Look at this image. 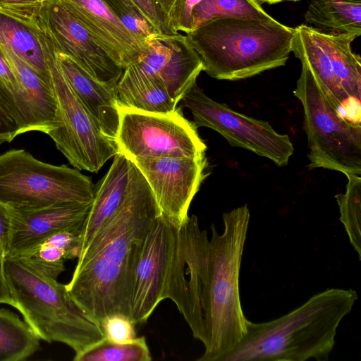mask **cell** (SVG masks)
Listing matches in <instances>:
<instances>
[{
	"label": "cell",
	"instance_id": "obj_22",
	"mask_svg": "<svg viewBox=\"0 0 361 361\" xmlns=\"http://www.w3.org/2000/svg\"><path fill=\"white\" fill-rule=\"evenodd\" d=\"M81 229L55 233L35 245L12 255L35 271L57 279L65 270L64 261L78 258L81 252Z\"/></svg>",
	"mask_w": 361,
	"mask_h": 361
},
{
	"label": "cell",
	"instance_id": "obj_27",
	"mask_svg": "<svg viewBox=\"0 0 361 361\" xmlns=\"http://www.w3.org/2000/svg\"><path fill=\"white\" fill-rule=\"evenodd\" d=\"M74 361H150L152 355L145 336L126 343L104 338L84 351L75 354Z\"/></svg>",
	"mask_w": 361,
	"mask_h": 361
},
{
	"label": "cell",
	"instance_id": "obj_4",
	"mask_svg": "<svg viewBox=\"0 0 361 361\" xmlns=\"http://www.w3.org/2000/svg\"><path fill=\"white\" fill-rule=\"evenodd\" d=\"M186 36L207 75L238 80L284 66L294 29L273 18L231 17L210 20Z\"/></svg>",
	"mask_w": 361,
	"mask_h": 361
},
{
	"label": "cell",
	"instance_id": "obj_41",
	"mask_svg": "<svg viewBox=\"0 0 361 361\" xmlns=\"http://www.w3.org/2000/svg\"><path fill=\"white\" fill-rule=\"evenodd\" d=\"M6 142V141H5L4 139H2V138H1V137H0V145H1L3 142Z\"/></svg>",
	"mask_w": 361,
	"mask_h": 361
},
{
	"label": "cell",
	"instance_id": "obj_16",
	"mask_svg": "<svg viewBox=\"0 0 361 361\" xmlns=\"http://www.w3.org/2000/svg\"><path fill=\"white\" fill-rule=\"evenodd\" d=\"M0 47L16 75L19 87L8 92L0 85V94L20 127V134L40 131L47 134L58 126L57 104L51 85L8 46Z\"/></svg>",
	"mask_w": 361,
	"mask_h": 361
},
{
	"label": "cell",
	"instance_id": "obj_39",
	"mask_svg": "<svg viewBox=\"0 0 361 361\" xmlns=\"http://www.w3.org/2000/svg\"><path fill=\"white\" fill-rule=\"evenodd\" d=\"M259 4L267 3L269 4H276L284 1H297L299 0H255Z\"/></svg>",
	"mask_w": 361,
	"mask_h": 361
},
{
	"label": "cell",
	"instance_id": "obj_32",
	"mask_svg": "<svg viewBox=\"0 0 361 361\" xmlns=\"http://www.w3.org/2000/svg\"><path fill=\"white\" fill-rule=\"evenodd\" d=\"M42 0H0V12L32 25L37 18Z\"/></svg>",
	"mask_w": 361,
	"mask_h": 361
},
{
	"label": "cell",
	"instance_id": "obj_1",
	"mask_svg": "<svg viewBox=\"0 0 361 361\" xmlns=\"http://www.w3.org/2000/svg\"><path fill=\"white\" fill-rule=\"evenodd\" d=\"M250 213L247 206L223 214L224 231L212 236L195 215L178 228L163 298L172 300L204 351L198 361H221L246 334L239 277Z\"/></svg>",
	"mask_w": 361,
	"mask_h": 361
},
{
	"label": "cell",
	"instance_id": "obj_17",
	"mask_svg": "<svg viewBox=\"0 0 361 361\" xmlns=\"http://www.w3.org/2000/svg\"><path fill=\"white\" fill-rule=\"evenodd\" d=\"M90 204L66 203L23 209L10 208L11 233L8 255H15L49 235L68 229H82Z\"/></svg>",
	"mask_w": 361,
	"mask_h": 361
},
{
	"label": "cell",
	"instance_id": "obj_35",
	"mask_svg": "<svg viewBox=\"0 0 361 361\" xmlns=\"http://www.w3.org/2000/svg\"><path fill=\"white\" fill-rule=\"evenodd\" d=\"M11 233L10 208L0 202V257L1 258H5L9 254Z\"/></svg>",
	"mask_w": 361,
	"mask_h": 361
},
{
	"label": "cell",
	"instance_id": "obj_40",
	"mask_svg": "<svg viewBox=\"0 0 361 361\" xmlns=\"http://www.w3.org/2000/svg\"><path fill=\"white\" fill-rule=\"evenodd\" d=\"M342 1H348V2H353V3H360L361 4V0H342Z\"/></svg>",
	"mask_w": 361,
	"mask_h": 361
},
{
	"label": "cell",
	"instance_id": "obj_5",
	"mask_svg": "<svg viewBox=\"0 0 361 361\" xmlns=\"http://www.w3.org/2000/svg\"><path fill=\"white\" fill-rule=\"evenodd\" d=\"M4 271L13 307L39 340L62 343L78 354L104 338L100 324L75 302L66 285L12 255L4 258Z\"/></svg>",
	"mask_w": 361,
	"mask_h": 361
},
{
	"label": "cell",
	"instance_id": "obj_12",
	"mask_svg": "<svg viewBox=\"0 0 361 361\" xmlns=\"http://www.w3.org/2000/svg\"><path fill=\"white\" fill-rule=\"evenodd\" d=\"M149 185L161 214L180 228L188 218L192 200L209 175L205 153L194 157L130 159Z\"/></svg>",
	"mask_w": 361,
	"mask_h": 361
},
{
	"label": "cell",
	"instance_id": "obj_2",
	"mask_svg": "<svg viewBox=\"0 0 361 361\" xmlns=\"http://www.w3.org/2000/svg\"><path fill=\"white\" fill-rule=\"evenodd\" d=\"M160 215L151 189L136 167L125 201L80 255L66 284L75 302L99 324L116 313L129 317V288L135 260L146 234Z\"/></svg>",
	"mask_w": 361,
	"mask_h": 361
},
{
	"label": "cell",
	"instance_id": "obj_33",
	"mask_svg": "<svg viewBox=\"0 0 361 361\" xmlns=\"http://www.w3.org/2000/svg\"><path fill=\"white\" fill-rule=\"evenodd\" d=\"M161 34H176L169 25L168 17L154 0H131Z\"/></svg>",
	"mask_w": 361,
	"mask_h": 361
},
{
	"label": "cell",
	"instance_id": "obj_9",
	"mask_svg": "<svg viewBox=\"0 0 361 361\" xmlns=\"http://www.w3.org/2000/svg\"><path fill=\"white\" fill-rule=\"evenodd\" d=\"M36 31L48 64L57 104L58 126L47 135L69 163L78 170L97 173L119 152L72 90L59 67L51 39L38 22Z\"/></svg>",
	"mask_w": 361,
	"mask_h": 361
},
{
	"label": "cell",
	"instance_id": "obj_21",
	"mask_svg": "<svg viewBox=\"0 0 361 361\" xmlns=\"http://www.w3.org/2000/svg\"><path fill=\"white\" fill-rule=\"evenodd\" d=\"M117 106L138 111L169 114L177 104L163 82L132 63L124 68L116 87Z\"/></svg>",
	"mask_w": 361,
	"mask_h": 361
},
{
	"label": "cell",
	"instance_id": "obj_34",
	"mask_svg": "<svg viewBox=\"0 0 361 361\" xmlns=\"http://www.w3.org/2000/svg\"><path fill=\"white\" fill-rule=\"evenodd\" d=\"M18 135H20L18 123L0 94V137L10 142Z\"/></svg>",
	"mask_w": 361,
	"mask_h": 361
},
{
	"label": "cell",
	"instance_id": "obj_14",
	"mask_svg": "<svg viewBox=\"0 0 361 361\" xmlns=\"http://www.w3.org/2000/svg\"><path fill=\"white\" fill-rule=\"evenodd\" d=\"M38 20L57 51L97 81L116 89L124 69L99 45L63 0H42Z\"/></svg>",
	"mask_w": 361,
	"mask_h": 361
},
{
	"label": "cell",
	"instance_id": "obj_3",
	"mask_svg": "<svg viewBox=\"0 0 361 361\" xmlns=\"http://www.w3.org/2000/svg\"><path fill=\"white\" fill-rule=\"evenodd\" d=\"M357 298L353 289L328 288L270 322L247 320L245 335L221 361H326Z\"/></svg>",
	"mask_w": 361,
	"mask_h": 361
},
{
	"label": "cell",
	"instance_id": "obj_38",
	"mask_svg": "<svg viewBox=\"0 0 361 361\" xmlns=\"http://www.w3.org/2000/svg\"><path fill=\"white\" fill-rule=\"evenodd\" d=\"M167 15L174 0H154Z\"/></svg>",
	"mask_w": 361,
	"mask_h": 361
},
{
	"label": "cell",
	"instance_id": "obj_10",
	"mask_svg": "<svg viewBox=\"0 0 361 361\" xmlns=\"http://www.w3.org/2000/svg\"><path fill=\"white\" fill-rule=\"evenodd\" d=\"M119 123L115 142L128 159L194 157L207 146L193 122L180 107L169 114L150 113L118 106Z\"/></svg>",
	"mask_w": 361,
	"mask_h": 361
},
{
	"label": "cell",
	"instance_id": "obj_13",
	"mask_svg": "<svg viewBox=\"0 0 361 361\" xmlns=\"http://www.w3.org/2000/svg\"><path fill=\"white\" fill-rule=\"evenodd\" d=\"M178 228L161 214L138 250L128 295L129 318L135 325L145 323L164 300V283Z\"/></svg>",
	"mask_w": 361,
	"mask_h": 361
},
{
	"label": "cell",
	"instance_id": "obj_26",
	"mask_svg": "<svg viewBox=\"0 0 361 361\" xmlns=\"http://www.w3.org/2000/svg\"><path fill=\"white\" fill-rule=\"evenodd\" d=\"M231 17L272 18L255 0H202L192 11V30L210 20Z\"/></svg>",
	"mask_w": 361,
	"mask_h": 361
},
{
	"label": "cell",
	"instance_id": "obj_30",
	"mask_svg": "<svg viewBox=\"0 0 361 361\" xmlns=\"http://www.w3.org/2000/svg\"><path fill=\"white\" fill-rule=\"evenodd\" d=\"M100 326L104 338L112 342L126 343L136 338L135 325L125 314H110L100 322Z\"/></svg>",
	"mask_w": 361,
	"mask_h": 361
},
{
	"label": "cell",
	"instance_id": "obj_18",
	"mask_svg": "<svg viewBox=\"0 0 361 361\" xmlns=\"http://www.w3.org/2000/svg\"><path fill=\"white\" fill-rule=\"evenodd\" d=\"M99 45L122 68L137 61L143 44L102 0H63Z\"/></svg>",
	"mask_w": 361,
	"mask_h": 361
},
{
	"label": "cell",
	"instance_id": "obj_29",
	"mask_svg": "<svg viewBox=\"0 0 361 361\" xmlns=\"http://www.w3.org/2000/svg\"><path fill=\"white\" fill-rule=\"evenodd\" d=\"M122 24L143 44L160 33L131 0H102ZM161 34V33H160Z\"/></svg>",
	"mask_w": 361,
	"mask_h": 361
},
{
	"label": "cell",
	"instance_id": "obj_36",
	"mask_svg": "<svg viewBox=\"0 0 361 361\" xmlns=\"http://www.w3.org/2000/svg\"><path fill=\"white\" fill-rule=\"evenodd\" d=\"M0 85L4 90L13 92L19 87L16 75L12 70L1 47H0Z\"/></svg>",
	"mask_w": 361,
	"mask_h": 361
},
{
	"label": "cell",
	"instance_id": "obj_15",
	"mask_svg": "<svg viewBox=\"0 0 361 361\" xmlns=\"http://www.w3.org/2000/svg\"><path fill=\"white\" fill-rule=\"evenodd\" d=\"M145 73L160 79L176 104L196 83L202 61L186 35L157 34L149 39L136 62Z\"/></svg>",
	"mask_w": 361,
	"mask_h": 361
},
{
	"label": "cell",
	"instance_id": "obj_8",
	"mask_svg": "<svg viewBox=\"0 0 361 361\" xmlns=\"http://www.w3.org/2000/svg\"><path fill=\"white\" fill-rule=\"evenodd\" d=\"M293 94L303 108L309 167L360 176L361 124L346 119L332 106L305 66Z\"/></svg>",
	"mask_w": 361,
	"mask_h": 361
},
{
	"label": "cell",
	"instance_id": "obj_37",
	"mask_svg": "<svg viewBox=\"0 0 361 361\" xmlns=\"http://www.w3.org/2000/svg\"><path fill=\"white\" fill-rule=\"evenodd\" d=\"M0 304H7L13 307V302L6 285L4 271V259L0 258Z\"/></svg>",
	"mask_w": 361,
	"mask_h": 361
},
{
	"label": "cell",
	"instance_id": "obj_6",
	"mask_svg": "<svg viewBox=\"0 0 361 361\" xmlns=\"http://www.w3.org/2000/svg\"><path fill=\"white\" fill-rule=\"evenodd\" d=\"M94 188L78 169L42 162L24 149L0 154V202L11 208L90 204Z\"/></svg>",
	"mask_w": 361,
	"mask_h": 361
},
{
	"label": "cell",
	"instance_id": "obj_7",
	"mask_svg": "<svg viewBox=\"0 0 361 361\" xmlns=\"http://www.w3.org/2000/svg\"><path fill=\"white\" fill-rule=\"evenodd\" d=\"M293 29L291 51L332 106L346 119L360 124L361 60L351 49L355 38L324 34L305 24Z\"/></svg>",
	"mask_w": 361,
	"mask_h": 361
},
{
	"label": "cell",
	"instance_id": "obj_20",
	"mask_svg": "<svg viewBox=\"0 0 361 361\" xmlns=\"http://www.w3.org/2000/svg\"><path fill=\"white\" fill-rule=\"evenodd\" d=\"M56 51L59 67L69 86L102 132L115 141L119 123L116 89L97 81L71 58Z\"/></svg>",
	"mask_w": 361,
	"mask_h": 361
},
{
	"label": "cell",
	"instance_id": "obj_11",
	"mask_svg": "<svg viewBox=\"0 0 361 361\" xmlns=\"http://www.w3.org/2000/svg\"><path fill=\"white\" fill-rule=\"evenodd\" d=\"M192 113L193 123L211 128L231 145L267 158L278 166L288 164L294 152L289 136L277 133L267 122L247 116L216 102L195 83L182 99Z\"/></svg>",
	"mask_w": 361,
	"mask_h": 361
},
{
	"label": "cell",
	"instance_id": "obj_23",
	"mask_svg": "<svg viewBox=\"0 0 361 361\" xmlns=\"http://www.w3.org/2000/svg\"><path fill=\"white\" fill-rule=\"evenodd\" d=\"M307 25L318 32L357 38L361 35V4L342 0H310Z\"/></svg>",
	"mask_w": 361,
	"mask_h": 361
},
{
	"label": "cell",
	"instance_id": "obj_19",
	"mask_svg": "<svg viewBox=\"0 0 361 361\" xmlns=\"http://www.w3.org/2000/svg\"><path fill=\"white\" fill-rule=\"evenodd\" d=\"M135 169L133 162L123 154L118 152L114 157L107 173L94 188L91 207L80 231V254L125 201Z\"/></svg>",
	"mask_w": 361,
	"mask_h": 361
},
{
	"label": "cell",
	"instance_id": "obj_28",
	"mask_svg": "<svg viewBox=\"0 0 361 361\" xmlns=\"http://www.w3.org/2000/svg\"><path fill=\"white\" fill-rule=\"evenodd\" d=\"M348 183L344 193L336 195L340 212V221L348 236L350 243L361 259V177L346 176Z\"/></svg>",
	"mask_w": 361,
	"mask_h": 361
},
{
	"label": "cell",
	"instance_id": "obj_24",
	"mask_svg": "<svg viewBox=\"0 0 361 361\" xmlns=\"http://www.w3.org/2000/svg\"><path fill=\"white\" fill-rule=\"evenodd\" d=\"M35 22L32 25H27L0 12V44L10 47L47 83L51 85L47 59L36 31Z\"/></svg>",
	"mask_w": 361,
	"mask_h": 361
},
{
	"label": "cell",
	"instance_id": "obj_25",
	"mask_svg": "<svg viewBox=\"0 0 361 361\" xmlns=\"http://www.w3.org/2000/svg\"><path fill=\"white\" fill-rule=\"evenodd\" d=\"M39 348V339L18 314L0 309V361L25 360Z\"/></svg>",
	"mask_w": 361,
	"mask_h": 361
},
{
	"label": "cell",
	"instance_id": "obj_31",
	"mask_svg": "<svg viewBox=\"0 0 361 361\" xmlns=\"http://www.w3.org/2000/svg\"><path fill=\"white\" fill-rule=\"evenodd\" d=\"M202 0H174L167 14L169 25L175 32L188 34L192 30V14Z\"/></svg>",
	"mask_w": 361,
	"mask_h": 361
}]
</instances>
